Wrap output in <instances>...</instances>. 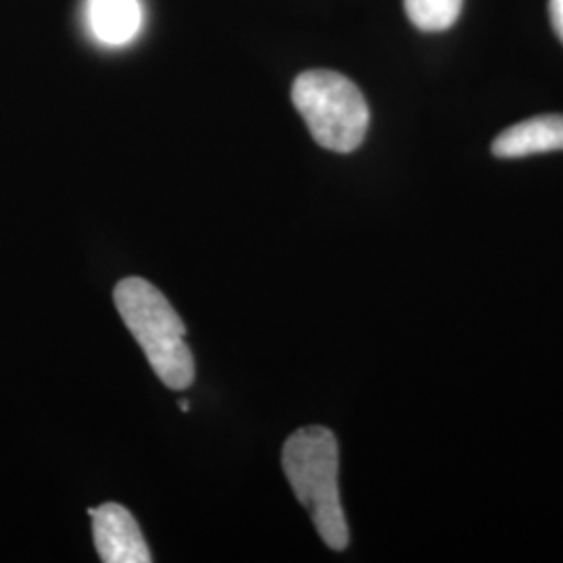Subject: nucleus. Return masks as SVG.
Here are the masks:
<instances>
[{
  "instance_id": "obj_1",
  "label": "nucleus",
  "mask_w": 563,
  "mask_h": 563,
  "mask_svg": "<svg viewBox=\"0 0 563 563\" xmlns=\"http://www.w3.org/2000/svg\"><path fill=\"white\" fill-rule=\"evenodd\" d=\"M282 467L323 543L334 551L346 549L349 528L339 495L336 437L323 426L297 430L282 449Z\"/></svg>"
},
{
  "instance_id": "obj_2",
  "label": "nucleus",
  "mask_w": 563,
  "mask_h": 563,
  "mask_svg": "<svg viewBox=\"0 0 563 563\" xmlns=\"http://www.w3.org/2000/svg\"><path fill=\"white\" fill-rule=\"evenodd\" d=\"M113 299L157 378L174 390L195 383L192 351L184 341L186 325L162 290L144 278H125L115 286Z\"/></svg>"
},
{
  "instance_id": "obj_3",
  "label": "nucleus",
  "mask_w": 563,
  "mask_h": 563,
  "mask_svg": "<svg viewBox=\"0 0 563 563\" xmlns=\"http://www.w3.org/2000/svg\"><path fill=\"white\" fill-rule=\"evenodd\" d=\"M292 102L313 141L334 153L362 146L369 125V109L362 90L330 69H311L292 84Z\"/></svg>"
},
{
  "instance_id": "obj_4",
  "label": "nucleus",
  "mask_w": 563,
  "mask_h": 563,
  "mask_svg": "<svg viewBox=\"0 0 563 563\" xmlns=\"http://www.w3.org/2000/svg\"><path fill=\"white\" fill-rule=\"evenodd\" d=\"M92 518V534L104 563H148L151 551L142 537L134 516L120 504H104L88 509Z\"/></svg>"
},
{
  "instance_id": "obj_5",
  "label": "nucleus",
  "mask_w": 563,
  "mask_h": 563,
  "mask_svg": "<svg viewBox=\"0 0 563 563\" xmlns=\"http://www.w3.org/2000/svg\"><path fill=\"white\" fill-rule=\"evenodd\" d=\"M551 151H563V115L520 121L493 142V155L499 159H520Z\"/></svg>"
},
{
  "instance_id": "obj_6",
  "label": "nucleus",
  "mask_w": 563,
  "mask_h": 563,
  "mask_svg": "<svg viewBox=\"0 0 563 563\" xmlns=\"http://www.w3.org/2000/svg\"><path fill=\"white\" fill-rule=\"evenodd\" d=\"M88 21L92 34L109 46H123L139 36L142 7L139 0H90Z\"/></svg>"
},
{
  "instance_id": "obj_7",
  "label": "nucleus",
  "mask_w": 563,
  "mask_h": 563,
  "mask_svg": "<svg viewBox=\"0 0 563 563\" xmlns=\"http://www.w3.org/2000/svg\"><path fill=\"white\" fill-rule=\"evenodd\" d=\"M463 0H405V13L422 32H444L460 20Z\"/></svg>"
},
{
  "instance_id": "obj_8",
  "label": "nucleus",
  "mask_w": 563,
  "mask_h": 563,
  "mask_svg": "<svg viewBox=\"0 0 563 563\" xmlns=\"http://www.w3.org/2000/svg\"><path fill=\"white\" fill-rule=\"evenodd\" d=\"M549 15L558 38L563 42V0H549Z\"/></svg>"
},
{
  "instance_id": "obj_9",
  "label": "nucleus",
  "mask_w": 563,
  "mask_h": 563,
  "mask_svg": "<svg viewBox=\"0 0 563 563\" xmlns=\"http://www.w3.org/2000/svg\"><path fill=\"white\" fill-rule=\"evenodd\" d=\"M180 409L181 411H188L190 407H188V401H180Z\"/></svg>"
}]
</instances>
